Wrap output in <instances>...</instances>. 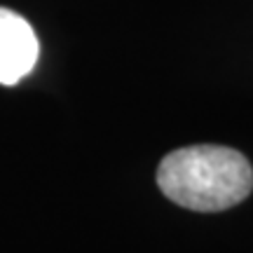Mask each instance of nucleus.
I'll list each match as a JSON object with an SVG mask.
<instances>
[{
    "mask_svg": "<svg viewBox=\"0 0 253 253\" xmlns=\"http://www.w3.org/2000/svg\"><path fill=\"white\" fill-rule=\"evenodd\" d=\"M157 185L173 204L213 213L251 195L253 169L235 148L199 143L167 155L157 169Z\"/></svg>",
    "mask_w": 253,
    "mask_h": 253,
    "instance_id": "nucleus-1",
    "label": "nucleus"
},
{
    "mask_svg": "<svg viewBox=\"0 0 253 253\" xmlns=\"http://www.w3.org/2000/svg\"><path fill=\"white\" fill-rule=\"evenodd\" d=\"M38 36L26 19L0 7V84H17L38 61Z\"/></svg>",
    "mask_w": 253,
    "mask_h": 253,
    "instance_id": "nucleus-2",
    "label": "nucleus"
}]
</instances>
